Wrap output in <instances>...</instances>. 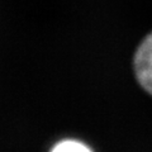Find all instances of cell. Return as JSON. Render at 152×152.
I'll return each mask as SVG.
<instances>
[{
	"label": "cell",
	"instance_id": "7a4b0ae2",
	"mask_svg": "<svg viewBox=\"0 0 152 152\" xmlns=\"http://www.w3.org/2000/svg\"><path fill=\"white\" fill-rule=\"evenodd\" d=\"M51 152H93V151L84 142L76 140H64L57 142L52 147Z\"/></svg>",
	"mask_w": 152,
	"mask_h": 152
},
{
	"label": "cell",
	"instance_id": "6da1fadb",
	"mask_svg": "<svg viewBox=\"0 0 152 152\" xmlns=\"http://www.w3.org/2000/svg\"><path fill=\"white\" fill-rule=\"evenodd\" d=\"M133 70L141 88L152 96V32L137 47L133 56Z\"/></svg>",
	"mask_w": 152,
	"mask_h": 152
}]
</instances>
